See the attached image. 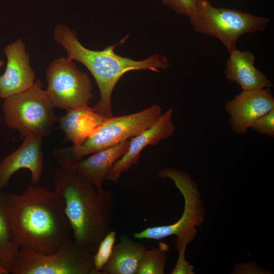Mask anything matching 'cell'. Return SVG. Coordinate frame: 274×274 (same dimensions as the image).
I'll list each match as a JSON object with an SVG mask.
<instances>
[{
    "mask_svg": "<svg viewBox=\"0 0 274 274\" xmlns=\"http://www.w3.org/2000/svg\"><path fill=\"white\" fill-rule=\"evenodd\" d=\"M8 196L12 239L19 250L49 254L72 239L63 199L55 190L31 184L22 194Z\"/></svg>",
    "mask_w": 274,
    "mask_h": 274,
    "instance_id": "1",
    "label": "cell"
},
{
    "mask_svg": "<svg viewBox=\"0 0 274 274\" xmlns=\"http://www.w3.org/2000/svg\"><path fill=\"white\" fill-rule=\"evenodd\" d=\"M54 185L63 199L74 241L94 254L111 231L116 207L112 192L104 189L99 192L75 170L60 166L55 172Z\"/></svg>",
    "mask_w": 274,
    "mask_h": 274,
    "instance_id": "2",
    "label": "cell"
},
{
    "mask_svg": "<svg viewBox=\"0 0 274 274\" xmlns=\"http://www.w3.org/2000/svg\"><path fill=\"white\" fill-rule=\"evenodd\" d=\"M53 37L64 49L67 57L83 64L94 77L100 98L93 108L106 118L113 116L112 92L124 74L141 70L159 73L160 70H165L169 66L167 58L160 54L152 55L143 60H135L116 54L114 51L116 47L124 43L128 36L102 50H92L85 47L78 40L77 32L63 24H59L55 27Z\"/></svg>",
    "mask_w": 274,
    "mask_h": 274,
    "instance_id": "3",
    "label": "cell"
},
{
    "mask_svg": "<svg viewBox=\"0 0 274 274\" xmlns=\"http://www.w3.org/2000/svg\"><path fill=\"white\" fill-rule=\"evenodd\" d=\"M162 114L160 106L154 105L135 113L108 118L82 145L55 149L53 158L60 167L75 169L83 157L135 136L153 126Z\"/></svg>",
    "mask_w": 274,
    "mask_h": 274,
    "instance_id": "4",
    "label": "cell"
},
{
    "mask_svg": "<svg viewBox=\"0 0 274 274\" xmlns=\"http://www.w3.org/2000/svg\"><path fill=\"white\" fill-rule=\"evenodd\" d=\"M158 176L169 179L181 192L184 200V211L181 218L173 224L147 227L134 233L136 239L160 240L176 235V245L179 253H185L187 246L194 240L197 227L203 223L204 209L198 191L197 184L187 174L173 168L160 170Z\"/></svg>",
    "mask_w": 274,
    "mask_h": 274,
    "instance_id": "5",
    "label": "cell"
},
{
    "mask_svg": "<svg viewBox=\"0 0 274 274\" xmlns=\"http://www.w3.org/2000/svg\"><path fill=\"white\" fill-rule=\"evenodd\" d=\"M40 80L30 88L4 98L3 112L6 125L18 131L21 138L30 134H49L58 121L54 108Z\"/></svg>",
    "mask_w": 274,
    "mask_h": 274,
    "instance_id": "6",
    "label": "cell"
},
{
    "mask_svg": "<svg viewBox=\"0 0 274 274\" xmlns=\"http://www.w3.org/2000/svg\"><path fill=\"white\" fill-rule=\"evenodd\" d=\"M11 273L100 274L95 269L93 254L81 247L74 239L49 254L19 250Z\"/></svg>",
    "mask_w": 274,
    "mask_h": 274,
    "instance_id": "7",
    "label": "cell"
},
{
    "mask_svg": "<svg viewBox=\"0 0 274 274\" xmlns=\"http://www.w3.org/2000/svg\"><path fill=\"white\" fill-rule=\"evenodd\" d=\"M269 21L236 9L217 8L202 0L197 16L190 23L195 31L219 39L230 53L237 49L240 37L264 30Z\"/></svg>",
    "mask_w": 274,
    "mask_h": 274,
    "instance_id": "8",
    "label": "cell"
},
{
    "mask_svg": "<svg viewBox=\"0 0 274 274\" xmlns=\"http://www.w3.org/2000/svg\"><path fill=\"white\" fill-rule=\"evenodd\" d=\"M47 96L53 107L66 111L89 105L93 97L88 75L68 57L54 59L46 72Z\"/></svg>",
    "mask_w": 274,
    "mask_h": 274,
    "instance_id": "9",
    "label": "cell"
},
{
    "mask_svg": "<svg viewBox=\"0 0 274 274\" xmlns=\"http://www.w3.org/2000/svg\"><path fill=\"white\" fill-rule=\"evenodd\" d=\"M274 109V98L269 88L243 90L226 103L229 125L236 133L246 134L260 117Z\"/></svg>",
    "mask_w": 274,
    "mask_h": 274,
    "instance_id": "10",
    "label": "cell"
},
{
    "mask_svg": "<svg viewBox=\"0 0 274 274\" xmlns=\"http://www.w3.org/2000/svg\"><path fill=\"white\" fill-rule=\"evenodd\" d=\"M43 138L40 134L25 136L20 147L1 160L0 189L5 188L11 177L22 168L27 169L30 172L31 185L40 182L44 166L42 150Z\"/></svg>",
    "mask_w": 274,
    "mask_h": 274,
    "instance_id": "11",
    "label": "cell"
},
{
    "mask_svg": "<svg viewBox=\"0 0 274 274\" xmlns=\"http://www.w3.org/2000/svg\"><path fill=\"white\" fill-rule=\"evenodd\" d=\"M173 109L162 113L153 126L133 136L129 141L126 153L113 166L106 180L117 182L121 174L136 164L141 152L149 145L155 146L159 142L170 136L176 130L172 121Z\"/></svg>",
    "mask_w": 274,
    "mask_h": 274,
    "instance_id": "12",
    "label": "cell"
},
{
    "mask_svg": "<svg viewBox=\"0 0 274 274\" xmlns=\"http://www.w3.org/2000/svg\"><path fill=\"white\" fill-rule=\"evenodd\" d=\"M4 53L7 61L5 71L0 76V97L3 98L30 88L35 84L36 77L21 40L8 45Z\"/></svg>",
    "mask_w": 274,
    "mask_h": 274,
    "instance_id": "13",
    "label": "cell"
},
{
    "mask_svg": "<svg viewBox=\"0 0 274 274\" xmlns=\"http://www.w3.org/2000/svg\"><path fill=\"white\" fill-rule=\"evenodd\" d=\"M66 111L58 121L66 140L76 146L82 145L108 118L88 105L79 106Z\"/></svg>",
    "mask_w": 274,
    "mask_h": 274,
    "instance_id": "14",
    "label": "cell"
},
{
    "mask_svg": "<svg viewBox=\"0 0 274 274\" xmlns=\"http://www.w3.org/2000/svg\"><path fill=\"white\" fill-rule=\"evenodd\" d=\"M229 54L225 70L228 81L236 82L243 90L269 88L272 86L266 75L254 66L255 57L251 52L236 49Z\"/></svg>",
    "mask_w": 274,
    "mask_h": 274,
    "instance_id": "15",
    "label": "cell"
},
{
    "mask_svg": "<svg viewBox=\"0 0 274 274\" xmlns=\"http://www.w3.org/2000/svg\"><path fill=\"white\" fill-rule=\"evenodd\" d=\"M129 143V141L126 140L81 159L76 165L75 170L92 183L98 192H102L104 181L115 162L126 153Z\"/></svg>",
    "mask_w": 274,
    "mask_h": 274,
    "instance_id": "16",
    "label": "cell"
},
{
    "mask_svg": "<svg viewBox=\"0 0 274 274\" xmlns=\"http://www.w3.org/2000/svg\"><path fill=\"white\" fill-rule=\"evenodd\" d=\"M147 249L143 243L135 242L122 234L119 242L115 244L101 274H135L139 262Z\"/></svg>",
    "mask_w": 274,
    "mask_h": 274,
    "instance_id": "17",
    "label": "cell"
},
{
    "mask_svg": "<svg viewBox=\"0 0 274 274\" xmlns=\"http://www.w3.org/2000/svg\"><path fill=\"white\" fill-rule=\"evenodd\" d=\"M19 250L12 239L8 194L0 189V261L10 273Z\"/></svg>",
    "mask_w": 274,
    "mask_h": 274,
    "instance_id": "18",
    "label": "cell"
},
{
    "mask_svg": "<svg viewBox=\"0 0 274 274\" xmlns=\"http://www.w3.org/2000/svg\"><path fill=\"white\" fill-rule=\"evenodd\" d=\"M168 245L160 242L156 248L147 249L143 255L135 274H163L167 262Z\"/></svg>",
    "mask_w": 274,
    "mask_h": 274,
    "instance_id": "19",
    "label": "cell"
},
{
    "mask_svg": "<svg viewBox=\"0 0 274 274\" xmlns=\"http://www.w3.org/2000/svg\"><path fill=\"white\" fill-rule=\"evenodd\" d=\"M117 233L111 230L101 241L93 254L95 269L101 274V270L109 260L115 244Z\"/></svg>",
    "mask_w": 274,
    "mask_h": 274,
    "instance_id": "20",
    "label": "cell"
},
{
    "mask_svg": "<svg viewBox=\"0 0 274 274\" xmlns=\"http://www.w3.org/2000/svg\"><path fill=\"white\" fill-rule=\"evenodd\" d=\"M178 14L188 16L190 22L198 15L202 0H160Z\"/></svg>",
    "mask_w": 274,
    "mask_h": 274,
    "instance_id": "21",
    "label": "cell"
},
{
    "mask_svg": "<svg viewBox=\"0 0 274 274\" xmlns=\"http://www.w3.org/2000/svg\"><path fill=\"white\" fill-rule=\"evenodd\" d=\"M253 130L270 137L274 136V109L258 118L252 125Z\"/></svg>",
    "mask_w": 274,
    "mask_h": 274,
    "instance_id": "22",
    "label": "cell"
},
{
    "mask_svg": "<svg viewBox=\"0 0 274 274\" xmlns=\"http://www.w3.org/2000/svg\"><path fill=\"white\" fill-rule=\"evenodd\" d=\"M194 267L185 258V253H179L176 265L172 274H193Z\"/></svg>",
    "mask_w": 274,
    "mask_h": 274,
    "instance_id": "23",
    "label": "cell"
},
{
    "mask_svg": "<svg viewBox=\"0 0 274 274\" xmlns=\"http://www.w3.org/2000/svg\"><path fill=\"white\" fill-rule=\"evenodd\" d=\"M10 273L8 270L4 266L0 261V274H9Z\"/></svg>",
    "mask_w": 274,
    "mask_h": 274,
    "instance_id": "24",
    "label": "cell"
},
{
    "mask_svg": "<svg viewBox=\"0 0 274 274\" xmlns=\"http://www.w3.org/2000/svg\"><path fill=\"white\" fill-rule=\"evenodd\" d=\"M5 64L4 61L3 60H0V68L2 67Z\"/></svg>",
    "mask_w": 274,
    "mask_h": 274,
    "instance_id": "25",
    "label": "cell"
}]
</instances>
